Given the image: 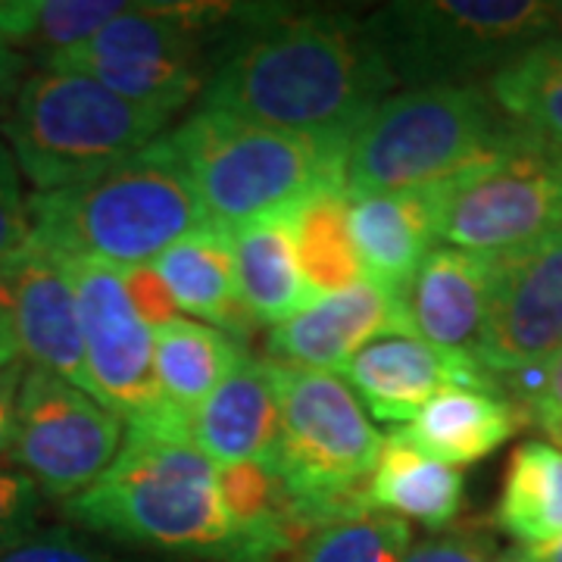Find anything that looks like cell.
I'll list each match as a JSON object with an SVG mask.
<instances>
[{
  "label": "cell",
  "instance_id": "5b68a950",
  "mask_svg": "<svg viewBox=\"0 0 562 562\" xmlns=\"http://www.w3.org/2000/svg\"><path fill=\"white\" fill-rule=\"evenodd\" d=\"M206 216L225 228L291 213L316 191L344 188L347 144L281 132L225 113H191L172 135Z\"/></svg>",
  "mask_w": 562,
  "mask_h": 562
},
{
  "label": "cell",
  "instance_id": "cb8c5ba5",
  "mask_svg": "<svg viewBox=\"0 0 562 562\" xmlns=\"http://www.w3.org/2000/svg\"><path fill=\"white\" fill-rule=\"evenodd\" d=\"M244 360L232 335L203 322L179 319L154 328V366L166 403L188 419Z\"/></svg>",
  "mask_w": 562,
  "mask_h": 562
},
{
  "label": "cell",
  "instance_id": "d6986e66",
  "mask_svg": "<svg viewBox=\"0 0 562 562\" xmlns=\"http://www.w3.org/2000/svg\"><path fill=\"white\" fill-rule=\"evenodd\" d=\"M188 435L216 469L279 462V403L266 362L247 360L188 416Z\"/></svg>",
  "mask_w": 562,
  "mask_h": 562
},
{
  "label": "cell",
  "instance_id": "6da1fadb",
  "mask_svg": "<svg viewBox=\"0 0 562 562\" xmlns=\"http://www.w3.org/2000/svg\"><path fill=\"white\" fill-rule=\"evenodd\" d=\"M220 38L201 110L254 125L350 147L357 128L401 85L366 20L347 13L241 3Z\"/></svg>",
  "mask_w": 562,
  "mask_h": 562
},
{
  "label": "cell",
  "instance_id": "7a4b0ae2",
  "mask_svg": "<svg viewBox=\"0 0 562 562\" xmlns=\"http://www.w3.org/2000/svg\"><path fill=\"white\" fill-rule=\"evenodd\" d=\"M66 516L132 547L206 562H235L220 472L188 435V422L125 425L116 460Z\"/></svg>",
  "mask_w": 562,
  "mask_h": 562
},
{
  "label": "cell",
  "instance_id": "277c9868",
  "mask_svg": "<svg viewBox=\"0 0 562 562\" xmlns=\"http://www.w3.org/2000/svg\"><path fill=\"white\" fill-rule=\"evenodd\" d=\"M519 140L491 94L475 85L403 88L375 106L347 147L344 194L425 188L501 157Z\"/></svg>",
  "mask_w": 562,
  "mask_h": 562
},
{
  "label": "cell",
  "instance_id": "f35d334b",
  "mask_svg": "<svg viewBox=\"0 0 562 562\" xmlns=\"http://www.w3.org/2000/svg\"><path fill=\"white\" fill-rule=\"evenodd\" d=\"M519 562H562V538L543 543V547H531V550H516Z\"/></svg>",
  "mask_w": 562,
  "mask_h": 562
},
{
  "label": "cell",
  "instance_id": "484cf974",
  "mask_svg": "<svg viewBox=\"0 0 562 562\" xmlns=\"http://www.w3.org/2000/svg\"><path fill=\"white\" fill-rule=\"evenodd\" d=\"M487 94L519 135L562 154V44L538 41L487 79Z\"/></svg>",
  "mask_w": 562,
  "mask_h": 562
},
{
  "label": "cell",
  "instance_id": "d6a6232c",
  "mask_svg": "<svg viewBox=\"0 0 562 562\" xmlns=\"http://www.w3.org/2000/svg\"><path fill=\"white\" fill-rule=\"evenodd\" d=\"M0 562H116L63 528H35L0 547Z\"/></svg>",
  "mask_w": 562,
  "mask_h": 562
},
{
  "label": "cell",
  "instance_id": "8fae6325",
  "mask_svg": "<svg viewBox=\"0 0 562 562\" xmlns=\"http://www.w3.org/2000/svg\"><path fill=\"white\" fill-rule=\"evenodd\" d=\"M125 422L54 372L25 369L16 401L13 462L44 497L72 501L120 453Z\"/></svg>",
  "mask_w": 562,
  "mask_h": 562
},
{
  "label": "cell",
  "instance_id": "603a6c76",
  "mask_svg": "<svg viewBox=\"0 0 562 562\" xmlns=\"http://www.w3.org/2000/svg\"><path fill=\"white\" fill-rule=\"evenodd\" d=\"M462 494L465 487L460 469L425 457L403 438V431L384 438L366 487L372 509L397 516L403 522L413 519L431 531H443L447 525L457 522Z\"/></svg>",
  "mask_w": 562,
  "mask_h": 562
},
{
  "label": "cell",
  "instance_id": "d4e9b609",
  "mask_svg": "<svg viewBox=\"0 0 562 562\" xmlns=\"http://www.w3.org/2000/svg\"><path fill=\"white\" fill-rule=\"evenodd\" d=\"M494 519L522 550L562 538V450L522 441L506 465Z\"/></svg>",
  "mask_w": 562,
  "mask_h": 562
},
{
  "label": "cell",
  "instance_id": "30bf717a",
  "mask_svg": "<svg viewBox=\"0 0 562 562\" xmlns=\"http://www.w3.org/2000/svg\"><path fill=\"white\" fill-rule=\"evenodd\" d=\"M562 228V154L519 135L501 157L450 179L441 241L503 257Z\"/></svg>",
  "mask_w": 562,
  "mask_h": 562
},
{
  "label": "cell",
  "instance_id": "7402d4cb",
  "mask_svg": "<svg viewBox=\"0 0 562 562\" xmlns=\"http://www.w3.org/2000/svg\"><path fill=\"white\" fill-rule=\"evenodd\" d=\"M241 297L257 325H281L313 301L297 260L294 210L228 228Z\"/></svg>",
  "mask_w": 562,
  "mask_h": 562
},
{
  "label": "cell",
  "instance_id": "e0dca14e",
  "mask_svg": "<svg viewBox=\"0 0 562 562\" xmlns=\"http://www.w3.org/2000/svg\"><path fill=\"white\" fill-rule=\"evenodd\" d=\"M447 191L450 179L350 201V238L360 257L362 279L394 297H406L413 276L441 241Z\"/></svg>",
  "mask_w": 562,
  "mask_h": 562
},
{
  "label": "cell",
  "instance_id": "4316f807",
  "mask_svg": "<svg viewBox=\"0 0 562 562\" xmlns=\"http://www.w3.org/2000/svg\"><path fill=\"white\" fill-rule=\"evenodd\" d=\"M297 260L313 301L331 297L362 281V266L350 238V201L344 188L316 191L294 210Z\"/></svg>",
  "mask_w": 562,
  "mask_h": 562
},
{
  "label": "cell",
  "instance_id": "f1b7e54d",
  "mask_svg": "<svg viewBox=\"0 0 562 562\" xmlns=\"http://www.w3.org/2000/svg\"><path fill=\"white\" fill-rule=\"evenodd\" d=\"M409 543L413 531L403 519L366 509L319 525L279 562H403Z\"/></svg>",
  "mask_w": 562,
  "mask_h": 562
},
{
  "label": "cell",
  "instance_id": "5bb4252c",
  "mask_svg": "<svg viewBox=\"0 0 562 562\" xmlns=\"http://www.w3.org/2000/svg\"><path fill=\"white\" fill-rule=\"evenodd\" d=\"M387 335H413L406 303L362 279L276 325L266 338L262 360L313 372H344L366 344Z\"/></svg>",
  "mask_w": 562,
  "mask_h": 562
},
{
  "label": "cell",
  "instance_id": "ab89813d",
  "mask_svg": "<svg viewBox=\"0 0 562 562\" xmlns=\"http://www.w3.org/2000/svg\"><path fill=\"white\" fill-rule=\"evenodd\" d=\"M550 38L560 41L562 44V3H557V13H553V32H550Z\"/></svg>",
  "mask_w": 562,
  "mask_h": 562
},
{
  "label": "cell",
  "instance_id": "74e56055",
  "mask_svg": "<svg viewBox=\"0 0 562 562\" xmlns=\"http://www.w3.org/2000/svg\"><path fill=\"white\" fill-rule=\"evenodd\" d=\"M22 362L20 341H16V328H13V301H10V288L0 272V369Z\"/></svg>",
  "mask_w": 562,
  "mask_h": 562
},
{
  "label": "cell",
  "instance_id": "2e32d148",
  "mask_svg": "<svg viewBox=\"0 0 562 562\" xmlns=\"http://www.w3.org/2000/svg\"><path fill=\"white\" fill-rule=\"evenodd\" d=\"M366 413L379 422H413L425 403L447 387L494 391V379L460 353H447L413 335H387L366 344L344 369Z\"/></svg>",
  "mask_w": 562,
  "mask_h": 562
},
{
  "label": "cell",
  "instance_id": "ba28073f",
  "mask_svg": "<svg viewBox=\"0 0 562 562\" xmlns=\"http://www.w3.org/2000/svg\"><path fill=\"white\" fill-rule=\"evenodd\" d=\"M241 3H128L88 41L41 69L79 72L125 101L176 116L203 94L213 38L235 22Z\"/></svg>",
  "mask_w": 562,
  "mask_h": 562
},
{
  "label": "cell",
  "instance_id": "9a60e30c",
  "mask_svg": "<svg viewBox=\"0 0 562 562\" xmlns=\"http://www.w3.org/2000/svg\"><path fill=\"white\" fill-rule=\"evenodd\" d=\"M0 272L10 288L22 360L32 362V369L60 375L88 394L79 301L69 266L32 241L29 250H22Z\"/></svg>",
  "mask_w": 562,
  "mask_h": 562
},
{
  "label": "cell",
  "instance_id": "1f68e13d",
  "mask_svg": "<svg viewBox=\"0 0 562 562\" xmlns=\"http://www.w3.org/2000/svg\"><path fill=\"white\" fill-rule=\"evenodd\" d=\"M403 562H519V553L503 550L497 538L479 525H460L409 543Z\"/></svg>",
  "mask_w": 562,
  "mask_h": 562
},
{
  "label": "cell",
  "instance_id": "836d02e7",
  "mask_svg": "<svg viewBox=\"0 0 562 562\" xmlns=\"http://www.w3.org/2000/svg\"><path fill=\"white\" fill-rule=\"evenodd\" d=\"M41 494L32 479L22 472L0 469V547L35 531L41 513Z\"/></svg>",
  "mask_w": 562,
  "mask_h": 562
},
{
  "label": "cell",
  "instance_id": "44dd1931",
  "mask_svg": "<svg viewBox=\"0 0 562 562\" xmlns=\"http://www.w3.org/2000/svg\"><path fill=\"white\" fill-rule=\"evenodd\" d=\"M522 425V409L494 391L447 387L422 406L403 438L425 457L460 469L491 457Z\"/></svg>",
  "mask_w": 562,
  "mask_h": 562
},
{
  "label": "cell",
  "instance_id": "4fadbf2b",
  "mask_svg": "<svg viewBox=\"0 0 562 562\" xmlns=\"http://www.w3.org/2000/svg\"><path fill=\"white\" fill-rule=\"evenodd\" d=\"M562 350V228L543 241L494 257L487 313L472 360L513 379Z\"/></svg>",
  "mask_w": 562,
  "mask_h": 562
},
{
  "label": "cell",
  "instance_id": "7c38bea8",
  "mask_svg": "<svg viewBox=\"0 0 562 562\" xmlns=\"http://www.w3.org/2000/svg\"><path fill=\"white\" fill-rule=\"evenodd\" d=\"M76 284L88 394L125 425L188 422L166 403L154 366V331L135 313L120 269L63 260Z\"/></svg>",
  "mask_w": 562,
  "mask_h": 562
},
{
  "label": "cell",
  "instance_id": "9c48e42d",
  "mask_svg": "<svg viewBox=\"0 0 562 562\" xmlns=\"http://www.w3.org/2000/svg\"><path fill=\"white\" fill-rule=\"evenodd\" d=\"M557 3L538 0H403L366 20L397 81L469 85L550 38Z\"/></svg>",
  "mask_w": 562,
  "mask_h": 562
},
{
  "label": "cell",
  "instance_id": "52a82bcc",
  "mask_svg": "<svg viewBox=\"0 0 562 562\" xmlns=\"http://www.w3.org/2000/svg\"><path fill=\"white\" fill-rule=\"evenodd\" d=\"M266 369L279 403L276 472L310 531L372 509L366 487L384 435L369 422L353 387L335 372L276 362H266Z\"/></svg>",
  "mask_w": 562,
  "mask_h": 562
},
{
  "label": "cell",
  "instance_id": "ffe728a7",
  "mask_svg": "<svg viewBox=\"0 0 562 562\" xmlns=\"http://www.w3.org/2000/svg\"><path fill=\"white\" fill-rule=\"evenodd\" d=\"M166 281L179 313L247 341L260 325L241 297L232 235L220 222H203L150 262Z\"/></svg>",
  "mask_w": 562,
  "mask_h": 562
},
{
  "label": "cell",
  "instance_id": "ac0fdd59",
  "mask_svg": "<svg viewBox=\"0 0 562 562\" xmlns=\"http://www.w3.org/2000/svg\"><path fill=\"white\" fill-rule=\"evenodd\" d=\"M494 257L460 247H435L406 288V316L425 344L469 357L482 335Z\"/></svg>",
  "mask_w": 562,
  "mask_h": 562
},
{
  "label": "cell",
  "instance_id": "3957f363",
  "mask_svg": "<svg viewBox=\"0 0 562 562\" xmlns=\"http://www.w3.org/2000/svg\"><path fill=\"white\" fill-rule=\"evenodd\" d=\"M35 244L60 260L150 266L210 222L172 140L157 138L101 179L32 194Z\"/></svg>",
  "mask_w": 562,
  "mask_h": 562
},
{
  "label": "cell",
  "instance_id": "d590c367",
  "mask_svg": "<svg viewBox=\"0 0 562 562\" xmlns=\"http://www.w3.org/2000/svg\"><path fill=\"white\" fill-rule=\"evenodd\" d=\"M25 362L0 369V465L13 460V435H16V401H20Z\"/></svg>",
  "mask_w": 562,
  "mask_h": 562
},
{
  "label": "cell",
  "instance_id": "8d00e7d4",
  "mask_svg": "<svg viewBox=\"0 0 562 562\" xmlns=\"http://www.w3.org/2000/svg\"><path fill=\"white\" fill-rule=\"evenodd\" d=\"M29 60L20 50H13L7 41L0 38V103H10L22 88V81L29 79Z\"/></svg>",
  "mask_w": 562,
  "mask_h": 562
},
{
  "label": "cell",
  "instance_id": "e575fe53",
  "mask_svg": "<svg viewBox=\"0 0 562 562\" xmlns=\"http://www.w3.org/2000/svg\"><path fill=\"white\" fill-rule=\"evenodd\" d=\"M122 288L128 294V301L135 306L140 319L154 328H160L166 322L179 319V306L172 301L166 281L160 279V272L154 266H132V269H120Z\"/></svg>",
  "mask_w": 562,
  "mask_h": 562
},
{
  "label": "cell",
  "instance_id": "4dcf8cb0",
  "mask_svg": "<svg viewBox=\"0 0 562 562\" xmlns=\"http://www.w3.org/2000/svg\"><path fill=\"white\" fill-rule=\"evenodd\" d=\"M35 241L32 203L22 194L20 166L10 144L0 138V269Z\"/></svg>",
  "mask_w": 562,
  "mask_h": 562
},
{
  "label": "cell",
  "instance_id": "f546056e",
  "mask_svg": "<svg viewBox=\"0 0 562 562\" xmlns=\"http://www.w3.org/2000/svg\"><path fill=\"white\" fill-rule=\"evenodd\" d=\"M506 382L519 401L516 406L522 409L525 422H535L553 447L562 450V350L538 369L513 375Z\"/></svg>",
  "mask_w": 562,
  "mask_h": 562
},
{
  "label": "cell",
  "instance_id": "83f0119b",
  "mask_svg": "<svg viewBox=\"0 0 562 562\" xmlns=\"http://www.w3.org/2000/svg\"><path fill=\"white\" fill-rule=\"evenodd\" d=\"M122 0H0V38L29 60L41 63L88 41L116 20Z\"/></svg>",
  "mask_w": 562,
  "mask_h": 562
},
{
  "label": "cell",
  "instance_id": "8992f818",
  "mask_svg": "<svg viewBox=\"0 0 562 562\" xmlns=\"http://www.w3.org/2000/svg\"><path fill=\"white\" fill-rule=\"evenodd\" d=\"M169 120L79 72L38 69L10 101L3 135L35 194H50L132 160L160 138Z\"/></svg>",
  "mask_w": 562,
  "mask_h": 562
}]
</instances>
